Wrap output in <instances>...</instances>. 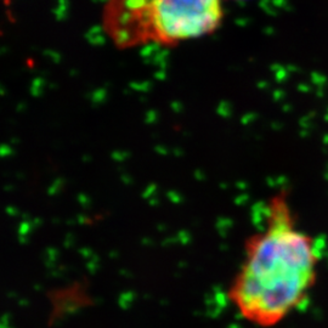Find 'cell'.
<instances>
[{"instance_id":"cell-1","label":"cell","mask_w":328,"mask_h":328,"mask_svg":"<svg viewBox=\"0 0 328 328\" xmlns=\"http://www.w3.org/2000/svg\"><path fill=\"white\" fill-rule=\"evenodd\" d=\"M317 265L314 238L298 226L281 192L267 203L265 227L247 238L228 296L242 316L271 326L303 303L316 282Z\"/></svg>"},{"instance_id":"cell-2","label":"cell","mask_w":328,"mask_h":328,"mask_svg":"<svg viewBox=\"0 0 328 328\" xmlns=\"http://www.w3.org/2000/svg\"><path fill=\"white\" fill-rule=\"evenodd\" d=\"M223 20L221 0H107L102 28L119 49L175 45L210 34Z\"/></svg>"}]
</instances>
